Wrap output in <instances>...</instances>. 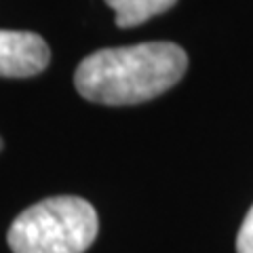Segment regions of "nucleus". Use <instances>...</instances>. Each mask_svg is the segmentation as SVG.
I'll list each match as a JSON object with an SVG mask.
<instances>
[{"mask_svg": "<svg viewBox=\"0 0 253 253\" xmlns=\"http://www.w3.org/2000/svg\"><path fill=\"white\" fill-rule=\"evenodd\" d=\"M236 253H253V205L245 215L239 236H236Z\"/></svg>", "mask_w": 253, "mask_h": 253, "instance_id": "obj_5", "label": "nucleus"}, {"mask_svg": "<svg viewBox=\"0 0 253 253\" xmlns=\"http://www.w3.org/2000/svg\"><path fill=\"white\" fill-rule=\"evenodd\" d=\"M188 55L175 42H141L101 49L76 68L74 86L104 106H133L154 99L181 81Z\"/></svg>", "mask_w": 253, "mask_h": 253, "instance_id": "obj_1", "label": "nucleus"}, {"mask_svg": "<svg viewBox=\"0 0 253 253\" xmlns=\"http://www.w3.org/2000/svg\"><path fill=\"white\" fill-rule=\"evenodd\" d=\"M97 232V211L89 201L51 196L19 213L6 241L13 253H84Z\"/></svg>", "mask_w": 253, "mask_h": 253, "instance_id": "obj_2", "label": "nucleus"}, {"mask_svg": "<svg viewBox=\"0 0 253 253\" xmlns=\"http://www.w3.org/2000/svg\"><path fill=\"white\" fill-rule=\"evenodd\" d=\"M0 150H2V139H0Z\"/></svg>", "mask_w": 253, "mask_h": 253, "instance_id": "obj_6", "label": "nucleus"}, {"mask_svg": "<svg viewBox=\"0 0 253 253\" xmlns=\"http://www.w3.org/2000/svg\"><path fill=\"white\" fill-rule=\"evenodd\" d=\"M177 0H106L110 9L116 13L118 28H135L154 15L169 11Z\"/></svg>", "mask_w": 253, "mask_h": 253, "instance_id": "obj_4", "label": "nucleus"}, {"mask_svg": "<svg viewBox=\"0 0 253 253\" xmlns=\"http://www.w3.org/2000/svg\"><path fill=\"white\" fill-rule=\"evenodd\" d=\"M51 51L34 32L0 30V76L28 78L49 66Z\"/></svg>", "mask_w": 253, "mask_h": 253, "instance_id": "obj_3", "label": "nucleus"}]
</instances>
